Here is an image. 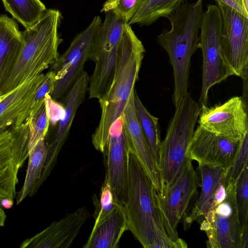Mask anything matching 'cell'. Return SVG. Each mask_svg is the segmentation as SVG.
Masks as SVG:
<instances>
[{
    "instance_id": "obj_34",
    "label": "cell",
    "mask_w": 248,
    "mask_h": 248,
    "mask_svg": "<svg viewBox=\"0 0 248 248\" xmlns=\"http://www.w3.org/2000/svg\"><path fill=\"white\" fill-rule=\"evenodd\" d=\"M216 3H222L248 18V0H215Z\"/></svg>"
},
{
    "instance_id": "obj_4",
    "label": "cell",
    "mask_w": 248,
    "mask_h": 248,
    "mask_svg": "<svg viewBox=\"0 0 248 248\" xmlns=\"http://www.w3.org/2000/svg\"><path fill=\"white\" fill-rule=\"evenodd\" d=\"M203 0L182 4L168 18L171 28L157 37L159 44L167 52L173 68V93L187 92L191 59L198 48Z\"/></svg>"
},
{
    "instance_id": "obj_14",
    "label": "cell",
    "mask_w": 248,
    "mask_h": 248,
    "mask_svg": "<svg viewBox=\"0 0 248 248\" xmlns=\"http://www.w3.org/2000/svg\"><path fill=\"white\" fill-rule=\"evenodd\" d=\"M198 122L206 130L241 140L248 134V117L244 99L234 96L224 103L201 108Z\"/></svg>"
},
{
    "instance_id": "obj_8",
    "label": "cell",
    "mask_w": 248,
    "mask_h": 248,
    "mask_svg": "<svg viewBox=\"0 0 248 248\" xmlns=\"http://www.w3.org/2000/svg\"><path fill=\"white\" fill-rule=\"evenodd\" d=\"M105 14L90 57L95 67L90 77L89 88L101 93L107 92L112 82L119 47L127 24L111 11Z\"/></svg>"
},
{
    "instance_id": "obj_29",
    "label": "cell",
    "mask_w": 248,
    "mask_h": 248,
    "mask_svg": "<svg viewBox=\"0 0 248 248\" xmlns=\"http://www.w3.org/2000/svg\"><path fill=\"white\" fill-rule=\"evenodd\" d=\"M94 206V224L96 225L119 205L116 200L109 185L103 182L99 199L96 195L93 197Z\"/></svg>"
},
{
    "instance_id": "obj_1",
    "label": "cell",
    "mask_w": 248,
    "mask_h": 248,
    "mask_svg": "<svg viewBox=\"0 0 248 248\" xmlns=\"http://www.w3.org/2000/svg\"><path fill=\"white\" fill-rule=\"evenodd\" d=\"M127 194L124 206L130 231L144 248H184L182 239L173 241L167 235L154 198L153 183L136 155L128 150Z\"/></svg>"
},
{
    "instance_id": "obj_10",
    "label": "cell",
    "mask_w": 248,
    "mask_h": 248,
    "mask_svg": "<svg viewBox=\"0 0 248 248\" xmlns=\"http://www.w3.org/2000/svg\"><path fill=\"white\" fill-rule=\"evenodd\" d=\"M101 24L100 17L94 16L87 28L75 37L68 49L52 64L51 70L55 73L56 79L51 95L54 100L63 98L83 71Z\"/></svg>"
},
{
    "instance_id": "obj_25",
    "label": "cell",
    "mask_w": 248,
    "mask_h": 248,
    "mask_svg": "<svg viewBox=\"0 0 248 248\" xmlns=\"http://www.w3.org/2000/svg\"><path fill=\"white\" fill-rule=\"evenodd\" d=\"M5 10L25 29L34 25L47 10L40 0H1Z\"/></svg>"
},
{
    "instance_id": "obj_37",
    "label": "cell",
    "mask_w": 248,
    "mask_h": 248,
    "mask_svg": "<svg viewBox=\"0 0 248 248\" xmlns=\"http://www.w3.org/2000/svg\"><path fill=\"white\" fill-rule=\"evenodd\" d=\"M4 95H2L0 93V101L4 98Z\"/></svg>"
},
{
    "instance_id": "obj_32",
    "label": "cell",
    "mask_w": 248,
    "mask_h": 248,
    "mask_svg": "<svg viewBox=\"0 0 248 248\" xmlns=\"http://www.w3.org/2000/svg\"><path fill=\"white\" fill-rule=\"evenodd\" d=\"M248 134L244 137L242 144L232 165L229 169L227 174L229 179L235 182L237 180L245 166L248 165Z\"/></svg>"
},
{
    "instance_id": "obj_17",
    "label": "cell",
    "mask_w": 248,
    "mask_h": 248,
    "mask_svg": "<svg viewBox=\"0 0 248 248\" xmlns=\"http://www.w3.org/2000/svg\"><path fill=\"white\" fill-rule=\"evenodd\" d=\"M128 100L121 116L123 130L128 148L145 170L157 194L161 190L158 167L155 163L140 124L134 103V92Z\"/></svg>"
},
{
    "instance_id": "obj_30",
    "label": "cell",
    "mask_w": 248,
    "mask_h": 248,
    "mask_svg": "<svg viewBox=\"0 0 248 248\" xmlns=\"http://www.w3.org/2000/svg\"><path fill=\"white\" fill-rule=\"evenodd\" d=\"M144 0H107L101 12L111 11L128 23Z\"/></svg>"
},
{
    "instance_id": "obj_16",
    "label": "cell",
    "mask_w": 248,
    "mask_h": 248,
    "mask_svg": "<svg viewBox=\"0 0 248 248\" xmlns=\"http://www.w3.org/2000/svg\"><path fill=\"white\" fill-rule=\"evenodd\" d=\"M89 81V76L83 71L63 96L64 115L58 123L53 140L46 145V160L41 177L34 186V192H37L46 180L56 164L58 156L67 138L77 109L84 101L88 91Z\"/></svg>"
},
{
    "instance_id": "obj_21",
    "label": "cell",
    "mask_w": 248,
    "mask_h": 248,
    "mask_svg": "<svg viewBox=\"0 0 248 248\" xmlns=\"http://www.w3.org/2000/svg\"><path fill=\"white\" fill-rule=\"evenodd\" d=\"M128 230L124 208L119 205L93 226L84 248H117L124 233Z\"/></svg>"
},
{
    "instance_id": "obj_15",
    "label": "cell",
    "mask_w": 248,
    "mask_h": 248,
    "mask_svg": "<svg viewBox=\"0 0 248 248\" xmlns=\"http://www.w3.org/2000/svg\"><path fill=\"white\" fill-rule=\"evenodd\" d=\"M243 139L238 140L220 136L199 125L188 147L187 156L199 164L230 169L236 158Z\"/></svg>"
},
{
    "instance_id": "obj_18",
    "label": "cell",
    "mask_w": 248,
    "mask_h": 248,
    "mask_svg": "<svg viewBox=\"0 0 248 248\" xmlns=\"http://www.w3.org/2000/svg\"><path fill=\"white\" fill-rule=\"evenodd\" d=\"M90 216L85 206L67 214L35 236L22 241L20 248H68Z\"/></svg>"
},
{
    "instance_id": "obj_24",
    "label": "cell",
    "mask_w": 248,
    "mask_h": 248,
    "mask_svg": "<svg viewBox=\"0 0 248 248\" xmlns=\"http://www.w3.org/2000/svg\"><path fill=\"white\" fill-rule=\"evenodd\" d=\"M186 0H144L128 22L129 25H149L160 17H167Z\"/></svg>"
},
{
    "instance_id": "obj_36",
    "label": "cell",
    "mask_w": 248,
    "mask_h": 248,
    "mask_svg": "<svg viewBox=\"0 0 248 248\" xmlns=\"http://www.w3.org/2000/svg\"><path fill=\"white\" fill-rule=\"evenodd\" d=\"M6 219V215L5 212L0 206V227L4 226Z\"/></svg>"
},
{
    "instance_id": "obj_28",
    "label": "cell",
    "mask_w": 248,
    "mask_h": 248,
    "mask_svg": "<svg viewBox=\"0 0 248 248\" xmlns=\"http://www.w3.org/2000/svg\"><path fill=\"white\" fill-rule=\"evenodd\" d=\"M248 166L247 165L235 181V193L241 229L248 228Z\"/></svg>"
},
{
    "instance_id": "obj_9",
    "label": "cell",
    "mask_w": 248,
    "mask_h": 248,
    "mask_svg": "<svg viewBox=\"0 0 248 248\" xmlns=\"http://www.w3.org/2000/svg\"><path fill=\"white\" fill-rule=\"evenodd\" d=\"M199 223L207 236V248H242L234 180L229 179L225 199L214 205Z\"/></svg>"
},
{
    "instance_id": "obj_6",
    "label": "cell",
    "mask_w": 248,
    "mask_h": 248,
    "mask_svg": "<svg viewBox=\"0 0 248 248\" xmlns=\"http://www.w3.org/2000/svg\"><path fill=\"white\" fill-rule=\"evenodd\" d=\"M222 17L217 5L209 4L203 12L198 48L202 54V86L200 108L207 106L208 93L214 85L233 76L222 54L221 46Z\"/></svg>"
},
{
    "instance_id": "obj_27",
    "label": "cell",
    "mask_w": 248,
    "mask_h": 248,
    "mask_svg": "<svg viewBox=\"0 0 248 248\" xmlns=\"http://www.w3.org/2000/svg\"><path fill=\"white\" fill-rule=\"evenodd\" d=\"M29 125V152L48 132L49 121L45 103L37 110L31 112L26 121Z\"/></svg>"
},
{
    "instance_id": "obj_2",
    "label": "cell",
    "mask_w": 248,
    "mask_h": 248,
    "mask_svg": "<svg viewBox=\"0 0 248 248\" xmlns=\"http://www.w3.org/2000/svg\"><path fill=\"white\" fill-rule=\"evenodd\" d=\"M145 49L141 41L127 23L119 47L115 73L105 96L98 100L100 119L92 136L95 149L101 152L105 146L112 124L122 115L132 93L144 57Z\"/></svg>"
},
{
    "instance_id": "obj_7",
    "label": "cell",
    "mask_w": 248,
    "mask_h": 248,
    "mask_svg": "<svg viewBox=\"0 0 248 248\" xmlns=\"http://www.w3.org/2000/svg\"><path fill=\"white\" fill-rule=\"evenodd\" d=\"M200 179L190 160L175 181L154 198L158 214L167 236L172 241L178 237L177 228L196 202Z\"/></svg>"
},
{
    "instance_id": "obj_20",
    "label": "cell",
    "mask_w": 248,
    "mask_h": 248,
    "mask_svg": "<svg viewBox=\"0 0 248 248\" xmlns=\"http://www.w3.org/2000/svg\"><path fill=\"white\" fill-rule=\"evenodd\" d=\"M201 192L192 209L182 222L185 230L194 221L199 223L211 207L215 199L226 187L229 169L199 164Z\"/></svg>"
},
{
    "instance_id": "obj_13",
    "label": "cell",
    "mask_w": 248,
    "mask_h": 248,
    "mask_svg": "<svg viewBox=\"0 0 248 248\" xmlns=\"http://www.w3.org/2000/svg\"><path fill=\"white\" fill-rule=\"evenodd\" d=\"M128 150L121 116L110 127L108 139L101 153L105 169L104 182L109 185L116 200L124 207L127 200Z\"/></svg>"
},
{
    "instance_id": "obj_33",
    "label": "cell",
    "mask_w": 248,
    "mask_h": 248,
    "mask_svg": "<svg viewBox=\"0 0 248 248\" xmlns=\"http://www.w3.org/2000/svg\"><path fill=\"white\" fill-rule=\"evenodd\" d=\"M44 103L49 124L52 126H55L62 119L64 116V107L54 100L49 94L46 95Z\"/></svg>"
},
{
    "instance_id": "obj_11",
    "label": "cell",
    "mask_w": 248,
    "mask_h": 248,
    "mask_svg": "<svg viewBox=\"0 0 248 248\" xmlns=\"http://www.w3.org/2000/svg\"><path fill=\"white\" fill-rule=\"evenodd\" d=\"M29 127L25 122L0 132V206L16 198L18 173L29 156Z\"/></svg>"
},
{
    "instance_id": "obj_38",
    "label": "cell",
    "mask_w": 248,
    "mask_h": 248,
    "mask_svg": "<svg viewBox=\"0 0 248 248\" xmlns=\"http://www.w3.org/2000/svg\"></svg>"
},
{
    "instance_id": "obj_5",
    "label": "cell",
    "mask_w": 248,
    "mask_h": 248,
    "mask_svg": "<svg viewBox=\"0 0 248 248\" xmlns=\"http://www.w3.org/2000/svg\"><path fill=\"white\" fill-rule=\"evenodd\" d=\"M200 110L198 102L192 97L189 92L175 106L166 136L161 141L158 150L160 192L175 181L191 160L187 156V150Z\"/></svg>"
},
{
    "instance_id": "obj_12",
    "label": "cell",
    "mask_w": 248,
    "mask_h": 248,
    "mask_svg": "<svg viewBox=\"0 0 248 248\" xmlns=\"http://www.w3.org/2000/svg\"><path fill=\"white\" fill-rule=\"evenodd\" d=\"M222 17L221 46L224 58L233 74L248 78V18L228 6L217 3Z\"/></svg>"
},
{
    "instance_id": "obj_19",
    "label": "cell",
    "mask_w": 248,
    "mask_h": 248,
    "mask_svg": "<svg viewBox=\"0 0 248 248\" xmlns=\"http://www.w3.org/2000/svg\"><path fill=\"white\" fill-rule=\"evenodd\" d=\"M44 78L45 74L42 73L4 94L0 101V131L26 122Z\"/></svg>"
},
{
    "instance_id": "obj_3",
    "label": "cell",
    "mask_w": 248,
    "mask_h": 248,
    "mask_svg": "<svg viewBox=\"0 0 248 248\" xmlns=\"http://www.w3.org/2000/svg\"><path fill=\"white\" fill-rule=\"evenodd\" d=\"M62 19L56 9L46 10L33 26L22 31V45L16 62L0 87L5 94L42 73L58 60L59 45L62 42L59 33Z\"/></svg>"
},
{
    "instance_id": "obj_23",
    "label": "cell",
    "mask_w": 248,
    "mask_h": 248,
    "mask_svg": "<svg viewBox=\"0 0 248 248\" xmlns=\"http://www.w3.org/2000/svg\"><path fill=\"white\" fill-rule=\"evenodd\" d=\"M47 155L45 139H42L29 152L28 164L24 184L16 196V204H19L33 189L40 178Z\"/></svg>"
},
{
    "instance_id": "obj_26",
    "label": "cell",
    "mask_w": 248,
    "mask_h": 248,
    "mask_svg": "<svg viewBox=\"0 0 248 248\" xmlns=\"http://www.w3.org/2000/svg\"><path fill=\"white\" fill-rule=\"evenodd\" d=\"M134 103L142 129L150 146L153 157L158 166V150L161 143L158 118L152 115L142 103L136 91Z\"/></svg>"
},
{
    "instance_id": "obj_35",
    "label": "cell",
    "mask_w": 248,
    "mask_h": 248,
    "mask_svg": "<svg viewBox=\"0 0 248 248\" xmlns=\"http://www.w3.org/2000/svg\"><path fill=\"white\" fill-rule=\"evenodd\" d=\"M13 204L14 201L6 199L1 202L0 206H2L5 209H10L13 206Z\"/></svg>"
},
{
    "instance_id": "obj_31",
    "label": "cell",
    "mask_w": 248,
    "mask_h": 248,
    "mask_svg": "<svg viewBox=\"0 0 248 248\" xmlns=\"http://www.w3.org/2000/svg\"><path fill=\"white\" fill-rule=\"evenodd\" d=\"M56 82L55 74L53 71L50 70L45 74L44 80L32 102L31 112L37 110L44 104L46 94H49L51 96L54 90Z\"/></svg>"
},
{
    "instance_id": "obj_22",
    "label": "cell",
    "mask_w": 248,
    "mask_h": 248,
    "mask_svg": "<svg viewBox=\"0 0 248 248\" xmlns=\"http://www.w3.org/2000/svg\"><path fill=\"white\" fill-rule=\"evenodd\" d=\"M22 31L17 23L0 14V87L11 72L21 49Z\"/></svg>"
}]
</instances>
